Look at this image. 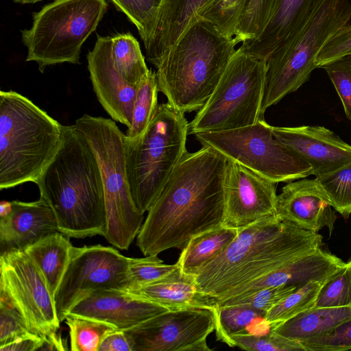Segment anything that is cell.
I'll list each match as a JSON object with an SVG mask.
<instances>
[{"instance_id": "6da1fadb", "label": "cell", "mask_w": 351, "mask_h": 351, "mask_svg": "<svg viewBox=\"0 0 351 351\" xmlns=\"http://www.w3.org/2000/svg\"><path fill=\"white\" fill-rule=\"evenodd\" d=\"M228 161L207 146L184 153L136 237L144 256L171 248L182 250L193 237L222 226Z\"/></svg>"}, {"instance_id": "7a4b0ae2", "label": "cell", "mask_w": 351, "mask_h": 351, "mask_svg": "<svg viewBox=\"0 0 351 351\" xmlns=\"http://www.w3.org/2000/svg\"><path fill=\"white\" fill-rule=\"evenodd\" d=\"M322 245L318 232L274 214L238 230L229 245L195 273L197 287L218 304L242 286Z\"/></svg>"}, {"instance_id": "3957f363", "label": "cell", "mask_w": 351, "mask_h": 351, "mask_svg": "<svg viewBox=\"0 0 351 351\" xmlns=\"http://www.w3.org/2000/svg\"><path fill=\"white\" fill-rule=\"evenodd\" d=\"M36 184L60 232L70 238L104 237L107 223L100 167L75 124L64 125L62 145Z\"/></svg>"}, {"instance_id": "277c9868", "label": "cell", "mask_w": 351, "mask_h": 351, "mask_svg": "<svg viewBox=\"0 0 351 351\" xmlns=\"http://www.w3.org/2000/svg\"><path fill=\"white\" fill-rule=\"evenodd\" d=\"M239 43L208 23H193L156 68L159 92L182 113L199 110L217 85Z\"/></svg>"}, {"instance_id": "5b68a950", "label": "cell", "mask_w": 351, "mask_h": 351, "mask_svg": "<svg viewBox=\"0 0 351 351\" xmlns=\"http://www.w3.org/2000/svg\"><path fill=\"white\" fill-rule=\"evenodd\" d=\"M64 125L25 96L0 92V189L36 183L63 139Z\"/></svg>"}, {"instance_id": "8992f818", "label": "cell", "mask_w": 351, "mask_h": 351, "mask_svg": "<svg viewBox=\"0 0 351 351\" xmlns=\"http://www.w3.org/2000/svg\"><path fill=\"white\" fill-rule=\"evenodd\" d=\"M189 130L184 114L169 103L158 105L146 130L124 139L128 183L136 209L150 208L167 178L187 151Z\"/></svg>"}, {"instance_id": "52a82bcc", "label": "cell", "mask_w": 351, "mask_h": 351, "mask_svg": "<svg viewBox=\"0 0 351 351\" xmlns=\"http://www.w3.org/2000/svg\"><path fill=\"white\" fill-rule=\"evenodd\" d=\"M350 19L348 0H317L302 27L267 60L263 112L308 81L322 49Z\"/></svg>"}, {"instance_id": "ba28073f", "label": "cell", "mask_w": 351, "mask_h": 351, "mask_svg": "<svg viewBox=\"0 0 351 351\" xmlns=\"http://www.w3.org/2000/svg\"><path fill=\"white\" fill-rule=\"evenodd\" d=\"M75 125L88 141L100 167L107 223L104 237L114 247L128 250L140 232L144 215L136 209L128 183L125 134L113 119L87 114Z\"/></svg>"}, {"instance_id": "9c48e42d", "label": "cell", "mask_w": 351, "mask_h": 351, "mask_svg": "<svg viewBox=\"0 0 351 351\" xmlns=\"http://www.w3.org/2000/svg\"><path fill=\"white\" fill-rule=\"evenodd\" d=\"M108 8L106 0H54L33 13L32 27L21 31L26 61L38 70L57 64H80L82 45Z\"/></svg>"}, {"instance_id": "30bf717a", "label": "cell", "mask_w": 351, "mask_h": 351, "mask_svg": "<svg viewBox=\"0 0 351 351\" xmlns=\"http://www.w3.org/2000/svg\"><path fill=\"white\" fill-rule=\"evenodd\" d=\"M266 70L267 61L237 49L213 93L189 123L191 133L233 130L264 119Z\"/></svg>"}, {"instance_id": "8fae6325", "label": "cell", "mask_w": 351, "mask_h": 351, "mask_svg": "<svg viewBox=\"0 0 351 351\" xmlns=\"http://www.w3.org/2000/svg\"><path fill=\"white\" fill-rule=\"evenodd\" d=\"M193 134L202 146L215 149L276 184L312 175L311 166L277 139L272 126L264 119L240 128Z\"/></svg>"}, {"instance_id": "7c38bea8", "label": "cell", "mask_w": 351, "mask_h": 351, "mask_svg": "<svg viewBox=\"0 0 351 351\" xmlns=\"http://www.w3.org/2000/svg\"><path fill=\"white\" fill-rule=\"evenodd\" d=\"M129 262V257L112 247L73 246L54 296L60 323L76 304L90 293L106 289H125Z\"/></svg>"}, {"instance_id": "4fadbf2b", "label": "cell", "mask_w": 351, "mask_h": 351, "mask_svg": "<svg viewBox=\"0 0 351 351\" xmlns=\"http://www.w3.org/2000/svg\"><path fill=\"white\" fill-rule=\"evenodd\" d=\"M0 291L19 312L30 332L43 337L57 334L60 322L40 270L24 250L1 253Z\"/></svg>"}, {"instance_id": "5bb4252c", "label": "cell", "mask_w": 351, "mask_h": 351, "mask_svg": "<svg viewBox=\"0 0 351 351\" xmlns=\"http://www.w3.org/2000/svg\"><path fill=\"white\" fill-rule=\"evenodd\" d=\"M213 313L204 308L168 310L125 330L132 351H210Z\"/></svg>"}, {"instance_id": "9a60e30c", "label": "cell", "mask_w": 351, "mask_h": 351, "mask_svg": "<svg viewBox=\"0 0 351 351\" xmlns=\"http://www.w3.org/2000/svg\"><path fill=\"white\" fill-rule=\"evenodd\" d=\"M228 160L222 226L239 230L276 214V183Z\"/></svg>"}, {"instance_id": "2e32d148", "label": "cell", "mask_w": 351, "mask_h": 351, "mask_svg": "<svg viewBox=\"0 0 351 351\" xmlns=\"http://www.w3.org/2000/svg\"><path fill=\"white\" fill-rule=\"evenodd\" d=\"M111 36H97L87 54L88 69L94 92L112 119L129 128L132 122L138 85L125 80L114 66L110 55Z\"/></svg>"}, {"instance_id": "e0dca14e", "label": "cell", "mask_w": 351, "mask_h": 351, "mask_svg": "<svg viewBox=\"0 0 351 351\" xmlns=\"http://www.w3.org/2000/svg\"><path fill=\"white\" fill-rule=\"evenodd\" d=\"M136 293L119 289L96 291L76 304L67 314L106 323L125 331L168 311Z\"/></svg>"}, {"instance_id": "ac0fdd59", "label": "cell", "mask_w": 351, "mask_h": 351, "mask_svg": "<svg viewBox=\"0 0 351 351\" xmlns=\"http://www.w3.org/2000/svg\"><path fill=\"white\" fill-rule=\"evenodd\" d=\"M272 131L277 139L311 166L315 177L351 162V145L324 126H272Z\"/></svg>"}, {"instance_id": "d6986e66", "label": "cell", "mask_w": 351, "mask_h": 351, "mask_svg": "<svg viewBox=\"0 0 351 351\" xmlns=\"http://www.w3.org/2000/svg\"><path fill=\"white\" fill-rule=\"evenodd\" d=\"M276 214L306 230L330 234L337 219L335 209L315 178H301L284 186L277 195Z\"/></svg>"}, {"instance_id": "ffe728a7", "label": "cell", "mask_w": 351, "mask_h": 351, "mask_svg": "<svg viewBox=\"0 0 351 351\" xmlns=\"http://www.w3.org/2000/svg\"><path fill=\"white\" fill-rule=\"evenodd\" d=\"M56 232H60L56 215L44 198L30 202L11 201L8 212L0 215L1 253L25 250Z\"/></svg>"}, {"instance_id": "44dd1931", "label": "cell", "mask_w": 351, "mask_h": 351, "mask_svg": "<svg viewBox=\"0 0 351 351\" xmlns=\"http://www.w3.org/2000/svg\"><path fill=\"white\" fill-rule=\"evenodd\" d=\"M346 265L341 258L320 247L242 286L228 299L269 287L285 285L298 289L311 281L324 282Z\"/></svg>"}, {"instance_id": "7402d4cb", "label": "cell", "mask_w": 351, "mask_h": 351, "mask_svg": "<svg viewBox=\"0 0 351 351\" xmlns=\"http://www.w3.org/2000/svg\"><path fill=\"white\" fill-rule=\"evenodd\" d=\"M208 0H161L155 26L145 46L147 60L156 68L186 31Z\"/></svg>"}, {"instance_id": "603a6c76", "label": "cell", "mask_w": 351, "mask_h": 351, "mask_svg": "<svg viewBox=\"0 0 351 351\" xmlns=\"http://www.w3.org/2000/svg\"><path fill=\"white\" fill-rule=\"evenodd\" d=\"M130 292L169 310L195 308L214 313L218 306L214 298L197 288L195 276L184 272L179 265L168 276Z\"/></svg>"}, {"instance_id": "cb8c5ba5", "label": "cell", "mask_w": 351, "mask_h": 351, "mask_svg": "<svg viewBox=\"0 0 351 351\" xmlns=\"http://www.w3.org/2000/svg\"><path fill=\"white\" fill-rule=\"evenodd\" d=\"M317 0H280L276 11L261 35L240 47L259 59L271 54L304 24Z\"/></svg>"}, {"instance_id": "d4e9b609", "label": "cell", "mask_w": 351, "mask_h": 351, "mask_svg": "<svg viewBox=\"0 0 351 351\" xmlns=\"http://www.w3.org/2000/svg\"><path fill=\"white\" fill-rule=\"evenodd\" d=\"M350 318L351 307H313L272 326L271 330L289 339L302 343L330 332Z\"/></svg>"}, {"instance_id": "484cf974", "label": "cell", "mask_w": 351, "mask_h": 351, "mask_svg": "<svg viewBox=\"0 0 351 351\" xmlns=\"http://www.w3.org/2000/svg\"><path fill=\"white\" fill-rule=\"evenodd\" d=\"M73 247L69 237L56 232L24 250L40 270L53 298L68 265Z\"/></svg>"}, {"instance_id": "4316f807", "label": "cell", "mask_w": 351, "mask_h": 351, "mask_svg": "<svg viewBox=\"0 0 351 351\" xmlns=\"http://www.w3.org/2000/svg\"><path fill=\"white\" fill-rule=\"evenodd\" d=\"M237 234L238 230L221 226L197 234L181 250L176 263L184 272L195 275L200 267L226 248Z\"/></svg>"}, {"instance_id": "83f0119b", "label": "cell", "mask_w": 351, "mask_h": 351, "mask_svg": "<svg viewBox=\"0 0 351 351\" xmlns=\"http://www.w3.org/2000/svg\"><path fill=\"white\" fill-rule=\"evenodd\" d=\"M110 55L117 72L130 83L138 85L149 72L139 43L130 33L111 36Z\"/></svg>"}, {"instance_id": "f1b7e54d", "label": "cell", "mask_w": 351, "mask_h": 351, "mask_svg": "<svg viewBox=\"0 0 351 351\" xmlns=\"http://www.w3.org/2000/svg\"><path fill=\"white\" fill-rule=\"evenodd\" d=\"M248 0H208L197 12V21L210 25L222 36L232 39L237 33Z\"/></svg>"}, {"instance_id": "f546056e", "label": "cell", "mask_w": 351, "mask_h": 351, "mask_svg": "<svg viewBox=\"0 0 351 351\" xmlns=\"http://www.w3.org/2000/svg\"><path fill=\"white\" fill-rule=\"evenodd\" d=\"M217 339L230 343L232 336L247 332V327L265 313L244 305L218 306L213 313Z\"/></svg>"}, {"instance_id": "4dcf8cb0", "label": "cell", "mask_w": 351, "mask_h": 351, "mask_svg": "<svg viewBox=\"0 0 351 351\" xmlns=\"http://www.w3.org/2000/svg\"><path fill=\"white\" fill-rule=\"evenodd\" d=\"M323 282L311 281L296 289L266 313L264 319L271 327L315 306Z\"/></svg>"}, {"instance_id": "1f68e13d", "label": "cell", "mask_w": 351, "mask_h": 351, "mask_svg": "<svg viewBox=\"0 0 351 351\" xmlns=\"http://www.w3.org/2000/svg\"><path fill=\"white\" fill-rule=\"evenodd\" d=\"M65 321L69 327L72 351H98L104 338L116 330L103 322L83 317L68 315Z\"/></svg>"}, {"instance_id": "d6a6232c", "label": "cell", "mask_w": 351, "mask_h": 351, "mask_svg": "<svg viewBox=\"0 0 351 351\" xmlns=\"http://www.w3.org/2000/svg\"><path fill=\"white\" fill-rule=\"evenodd\" d=\"M158 92L156 73L150 69L147 75L138 84L132 122L128 128L126 136L136 137L146 130L158 105Z\"/></svg>"}, {"instance_id": "836d02e7", "label": "cell", "mask_w": 351, "mask_h": 351, "mask_svg": "<svg viewBox=\"0 0 351 351\" xmlns=\"http://www.w3.org/2000/svg\"><path fill=\"white\" fill-rule=\"evenodd\" d=\"M280 0H248L234 38L239 43L257 39L273 18Z\"/></svg>"}, {"instance_id": "e575fe53", "label": "cell", "mask_w": 351, "mask_h": 351, "mask_svg": "<svg viewBox=\"0 0 351 351\" xmlns=\"http://www.w3.org/2000/svg\"><path fill=\"white\" fill-rule=\"evenodd\" d=\"M315 179L332 208L346 219L351 215V162Z\"/></svg>"}, {"instance_id": "d590c367", "label": "cell", "mask_w": 351, "mask_h": 351, "mask_svg": "<svg viewBox=\"0 0 351 351\" xmlns=\"http://www.w3.org/2000/svg\"><path fill=\"white\" fill-rule=\"evenodd\" d=\"M136 27L144 45L154 30L161 0H110Z\"/></svg>"}, {"instance_id": "8d00e7d4", "label": "cell", "mask_w": 351, "mask_h": 351, "mask_svg": "<svg viewBox=\"0 0 351 351\" xmlns=\"http://www.w3.org/2000/svg\"><path fill=\"white\" fill-rule=\"evenodd\" d=\"M178 267L177 263L165 264L158 255L130 258L128 285L125 290L131 291L154 282L168 276Z\"/></svg>"}, {"instance_id": "74e56055", "label": "cell", "mask_w": 351, "mask_h": 351, "mask_svg": "<svg viewBox=\"0 0 351 351\" xmlns=\"http://www.w3.org/2000/svg\"><path fill=\"white\" fill-rule=\"evenodd\" d=\"M314 307H351V265L346 263L343 269L323 283Z\"/></svg>"}, {"instance_id": "f35d334b", "label": "cell", "mask_w": 351, "mask_h": 351, "mask_svg": "<svg viewBox=\"0 0 351 351\" xmlns=\"http://www.w3.org/2000/svg\"><path fill=\"white\" fill-rule=\"evenodd\" d=\"M228 346L232 348L237 346L249 351H305L301 343L285 337L271 330L264 335L247 332L234 335Z\"/></svg>"}, {"instance_id": "ab89813d", "label": "cell", "mask_w": 351, "mask_h": 351, "mask_svg": "<svg viewBox=\"0 0 351 351\" xmlns=\"http://www.w3.org/2000/svg\"><path fill=\"white\" fill-rule=\"evenodd\" d=\"M296 289V287L285 285L266 287L248 294L228 298L217 306L244 305L266 314Z\"/></svg>"}, {"instance_id": "60d3db41", "label": "cell", "mask_w": 351, "mask_h": 351, "mask_svg": "<svg viewBox=\"0 0 351 351\" xmlns=\"http://www.w3.org/2000/svg\"><path fill=\"white\" fill-rule=\"evenodd\" d=\"M321 68L327 73L351 121V54L330 62Z\"/></svg>"}, {"instance_id": "b9f144b4", "label": "cell", "mask_w": 351, "mask_h": 351, "mask_svg": "<svg viewBox=\"0 0 351 351\" xmlns=\"http://www.w3.org/2000/svg\"><path fill=\"white\" fill-rule=\"evenodd\" d=\"M30 332L8 297L0 291V346Z\"/></svg>"}, {"instance_id": "7bdbcfd3", "label": "cell", "mask_w": 351, "mask_h": 351, "mask_svg": "<svg viewBox=\"0 0 351 351\" xmlns=\"http://www.w3.org/2000/svg\"><path fill=\"white\" fill-rule=\"evenodd\" d=\"M301 343L305 351L351 350V318L330 332Z\"/></svg>"}, {"instance_id": "ee69618b", "label": "cell", "mask_w": 351, "mask_h": 351, "mask_svg": "<svg viewBox=\"0 0 351 351\" xmlns=\"http://www.w3.org/2000/svg\"><path fill=\"white\" fill-rule=\"evenodd\" d=\"M349 54H351V25L348 23L326 43L317 55L315 64L317 68H321Z\"/></svg>"}, {"instance_id": "f6af8a7d", "label": "cell", "mask_w": 351, "mask_h": 351, "mask_svg": "<svg viewBox=\"0 0 351 351\" xmlns=\"http://www.w3.org/2000/svg\"><path fill=\"white\" fill-rule=\"evenodd\" d=\"M43 337L30 332L16 339L0 346V351H34L39 350Z\"/></svg>"}, {"instance_id": "bcb514c9", "label": "cell", "mask_w": 351, "mask_h": 351, "mask_svg": "<svg viewBox=\"0 0 351 351\" xmlns=\"http://www.w3.org/2000/svg\"><path fill=\"white\" fill-rule=\"evenodd\" d=\"M98 351H132V348L125 332L114 330L104 338Z\"/></svg>"}, {"instance_id": "7dc6e473", "label": "cell", "mask_w": 351, "mask_h": 351, "mask_svg": "<svg viewBox=\"0 0 351 351\" xmlns=\"http://www.w3.org/2000/svg\"><path fill=\"white\" fill-rule=\"evenodd\" d=\"M12 1L21 3V4H27V3H34L38 1H41L43 0H12Z\"/></svg>"}, {"instance_id": "c3c4849f", "label": "cell", "mask_w": 351, "mask_h": 351, "mask_svg": "<svg viewBox=\"0 0 351 351\" xmlns=\"http://www.w3.org/2000/svg\"><path fill=\"white\" fill-rule=\"evenodd\" d=\"M348 265H351V259L347 263Z\"/></svg>"}]
</instances>
